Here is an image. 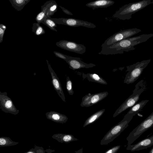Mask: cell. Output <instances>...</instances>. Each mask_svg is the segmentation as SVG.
Masks as SVG:
<instances>
[{
	"label": "cell",
	"mask_w": 153,
	"mask_h": 153,
	"mask_svg": "<svg viewBox=\"0 0 153 153\" xmlns=\"http://www.w3.org/2000/svg\"><path fill=\"white\" fill-rule=\"evenodd\" d=\"M153 146V135L133 144L127 145L126 149L131 152L139 151Z\"/></svg>",
	"instance_id": "obj_14"
},
{
	"label": "cell",
	"mask_w": 153,
	"mask_h": 153,
	"mask_svg": "<svg viewBox=\"0 0 153 153\" xmlns=\"http://www.w3.org/2000/svg\"><path fill=\"white\" fill-rule=\"evenodd\" d=\"M45 25L51 30L57 32L55 27H57L56 24L53 20L51 16L46 17L42 22V23Z\"/></svg>",
	"instance_id": "obj_24"
},
{
	"label": "cell",
	"mask_w": 153,
	"mask_h": 153,
	"mask_svg": "<svg viewBox=\"0 0 153 153\" xmlns=\"http://www.w3.org/2000/svg\"><path fill=\"white\" fill-rule=\"evenodd\" d=\"M149 153H153V147L151 149Z\"/></svg>",
	"instance_id": "obj_35"
},
{
	"label": "cell",
	"mask_w": 153,
	"mask_h": 153,
	"mask_svg": "<svg viewBox=\"0 0 153 153\" xmlns=\"http://www.w3.org/2000/svg\"><path fill=\"white\" fill-rule=\"evenodd\" d=\"M66 88L69 95H73L74 91L73 88V83L68 76L66 78Z\"/></svg>",
	"instance_id": "obj_27"
},
{
	"label": "cell",
	"mask_w": 153,
	"mask_h": 153,
	"mask_svg": "<svg viewBox=\"0 0 153 153\" xmlns=\"http://www.w3.org/2000/svg\"><path fill=\"white\" fill-rule=\"evenodd\" d=\"M153 36V33L145 34L123 39L111 45L102 47L98 53L105 55L122 54L135 50L134 46Z\"/></svg>",
	"instance_id": "obj_1"
},
{
	"label": "cell",
	"mask_w": 153,
	"mask_h": 153,
	"mask_svg": "<svg viewBox=\"0 0 153 153\" xmlns=\"http://www.w3.org/2000/svg\"><path fill=\"white\" fill-rule=\"evenodd\" d=\"M75 153H83V148H82L79 150L75 151Z\"/></svg>",
	"instance_id": "obj_34"
},
{
	"label": "cell",
	"mask_w": 153,
	"mask_h": 153,
	"mask_svg": "<svg viewBox=\"0 0 153 153\" xmlns=\"http://www.w3.org/2000/svg\"><path fill=\"white\" fill-rule=\"evenodd\" d=\"M53 53L56 57L62 59L65 61L70 56H69L64 54L61 53L56 51H54Z\"/></svg>",
	"instance_id": "obj_29"
},
{
	"label": "cell",
	"mask_w": 153,
	"mask_h": 153,
	"mask_svg": "<svg viewBox=\"0 0 153 153\" xmlns=\"http://www.w3.org/2000/svg\"><path fill=\"white\" fill-rule=\"evenodd\" d=\"M46 61L48 65V67L51 77V82L53 88L62 100L65 102L66 100L65 95L59 79L56 73L51 68L48 61L46 60Z\"/></svg>",
	"instance_id": "obj_12"
},
{
	"label": "cell",
	"mask_w": 153,
	"mask_h": 153,
	"mask_svg": "<svg viewBox=\"0 0 153 153\" xmlns=\"http://www.w3.org/2000/svg\"><path fill=\"white\" fill-rule=\"evenodd\" d=\"M34 148L36 149L37 153H45V151L42 146L35 145Z\"/></svg>",
	"instance_id": "obj_31"
},
{
	"label": "cell",
	"mask_w": 153,
	"mask_h": 153,
	"mask_svg": "<svg viewBox=\"0 0 153 153\" xmlns=\"http://www.w3.org/2000/svg\"><path fill=\"white\" fill-rule=\"evenodd\" d=\"M0 108L5 113L15 115L19 112V110L16 107L10 98L8 96L6 92L0 91Z\"/></svg>",
	"instance_id": "obj_9"
},
{
	"label": "cell",
	"mask_w": 153,
	"mask_h": 153,
	"mask_svg": "<svg viewBox=\"0 0 153 153\" xmlns=\"http://www.w3.org/2000/svg\"><path fill=\"white\" fill-rule=\"evenodd\" d=\"M45 115L47 119L58 123H65L68 119L66 115L54 111L47 112Z\"/></svg>",
	"instance_id": "obj_15"
},
{
	"label": "cell",
	"mask_w": 153,
	"mask_h": 153,
	"mask_svg": "<svg viewBox=\"0 0 153 153\" xmlns=\"http://www.w3.org/2000/svg\"><path fill=\"white\" fill-rule=\"evenodd\" d=\"M146 88V83L144 80H141L135 85L133 93L116 110L113 117H115L130 107H131L139 100L140 96Z\"/></svg>",
	"instance_id": "obj_3"
},
{
	"label": "cell",
	"mask_w": 153,
	"mask_h": 153,
	"mask_svg": "<svg viewBox=\"0 0 153 153\" xmlns=\"http://www.w3.org/2000/svg\"><path fill=\"white\" fill-rule=\"evenodd\" d=\"M24 153H37L36 149L34 148H32L28 151L25 152Z\"/></svg>",
	"instance_id": "obj_33"
},
{
	"label": "cell",
	"mask_w": 153,
	"mask_h": 153,
	"mask_svg": "<svg viewBox=\"0 0 153 153\" xmlns=\"http://www.w3.org/2000/svg\"><path fill=\"white\" fill-rule=\"evenodd\" d=\"M153 126V112L133 129L126 138L127 145L131 144L144 132Z\"/></svg>",
	"instance_id": "obj_6"
},
{
	"label": "cell",
	"mask_w": 153,
	"mask_h": 153,
	"mask_svg": "<svg viewBox=\"0 0 153 153\" xmlns=\"http://www.w3.org/2000/svg\"><path fill=\"white\" fill-rule=\"evenodd\" d=\"M44 4L47 7L46 12L47 17L53 16L57 11L58 5L55 1H48L45 2Z\"/></svg>",
	"instance_id": "obj_20"
},
{
	"label": "cell",
	"mask_w": 153,
	"mask_h": 153,
	"mask_svg": "<svg viewBox=\"0 0 153 153\" xmlns=\"http://www.w3.org/2000/svg\"><path fill=\"white\" fill-rule=\"evenodd\" d=\"M59 7L62 9L63 12L66 14L70 15H73V14L68 10L61 6H59Z\"/></svg>",
	"instance_id": "obj_32"
},
{
	"label": "cell",
	"mask_w": 153,
	"mask_h": 153,
	"mask_svg": "<svg viewBox=\"0 0 153 153\" xmlns=\"http://www.w3.org/2000/svg\"><path fill=\"white\" fill-rule=\"evenodd\" d=\"M52 137L58 142L61 143H68L72 141L79 140L78 139L75 137L73 135L69 134H54Z\"/></svg>",
	"instance_id": "obj_17"
},
{
	"label": "cell",
	"mask_w": 153,
	"mask_h": 153,
	"mask_svg": "<svg viewBox=\"0 0 153 153\" xmlns=\"http://www.w3.org/2000/svg\"><path fill=\"white\" fill-rule=\"evenodd\" d=\"M12 6L18 11L22 10L30 0H9Z\"/></svg>",
	"instance_id": "obj_22"
},
{
	"label": "cell",
	"mask_w": 153,
	"mask_h": 153,
	"mask_svg": "<svg viewBox=\"0 0 153 153\" xmlns=\"http://www.w3.org/2000/svg\"><path fill=\"white\" fill-rule=\"evenodd\" d=\"M52 19L56 24L63 25L71 27L82 26L91 28L96 27V26L92 23L74 18H52Z\"/></svg>",
	"instance_id": "obj_8"
},
{
	"label": "cell",
	"mask_w": 153,
	"mask_h": 153,
	"mask_svg": "<svg viewBox=\"0 0 153 153\" xmlns=\"http://www.w3.org/2000/svg\"><path fill=\"white\" fill-rule=\"evenodd\" d=\"M120 146V145L115 146L107 150L104 153H117Z\"/></svg>",
	"instance_id": "obj_30"
},
{
	"label": "cell",
	"mask_w": 153,
	"mask_h": 153,
	"mask_svg": "<svg viewBox=\"0 0 153 153\" xmlns=\"http://www.w3.org/2000/svg\"><path fill=\"white\" fill-rule=\"evenodd\" d=\"M107 91L91 94L89 93L82 97L80 105L82 107H89L98 103L108 95Z\"/></svg>",
	"instance_id": "obj_11"
},
{
	"label": "cell",
	"mask_w": 153,
	"mask_h": 153,
	"mask_svg": "<svg viewBox=\"0 0 153 153\" xmlns=\"http://www.w3.org/2000/svg\"><path fill=\"white\" fill-rule=\"evenodd\" d=\"M47 7L45 4L41 6V10L36 16L35 19L37 23H41L43 19L46 17V12Z\"/></svg>",
	"instance_id": "obj_25"
},
{
	"label": "cell",
	"mask_w": 153,
	"mask_h": 153,
	"mask_svg": "<svg viewBox=\"0 0 153 153\" xmlns=\"http://www.w3.org/2000/svg\"><path fill=\"white\" fill-rule=\"evenodd\" d=\"M32 31L35 35H40L45 33V31L44 28L38 23H34L33 24Z\"/></svg>",
	"instance_id": "obj_26"
},
{
	"label": "cell",
	"mask_w": 153,
	"mask_h": 153,
	"mask_svg": "<svg viewBox=\"0 0 153 153\" xmlns=\"http://www.w3.org/2000/svg\"><path fill=\"white\" fill-rule=\"evenodd\" d=\"M58 47L65 50L82 54L86 51V47L83 45L66 40H61L56 42Z\"/></svg>",
	"instance_id": "obj_10"
},
{
	"label": "cell",
	"mask_w": 153,
	"mask_h": 153,
	"mask_svg": "<svg viewBox=\"0 0 153 153\" xmlns=\"http://www.w3.org/2000/svg\"><path fill=\"white\" fill-rule=\"evenodd\" d=\"M19 142L13 141L10 138L7 137H0V147L9 146L16 145Z\"/></svg>",
	"instance_id": "obj_23"
},
{
	"label": "cell",
	"mask_w": 153,
	"mask_h": 153,
	"mask_svg": "<svg viewBox=\"0 0 153 153\" xmlns=\"http://www.w3.org/2000/svg\"><path fill=\"white\" fill-rule=\"evenodd\" d=\"M105 111V109H101L96 112L88 117L85 121L83 126V127L93 123L96 121L102 115Z\"/></svg>",
	"instance_id": "obj_21"
},
{
	"label": "cell",
	"mask_w": 153,
	"mask_h": 153,
	"mask_svg": "<svg viewBox=\"0 0 153 153\" xmlns=\"http://www.w3.org/2000/svg\"><path fill=\"white\" fill-rule=\"evenodd\" d=\"M153 3V0H143L124 5L116 12L113 17L123 20L130 19L134 13Z\"/></svg>",
	"instance_id": "obj_2"
},
{
	"label": "cell",
	"mask_w": 153,
	"mask_h": 153,
	"mask_svg": "<svg viewBox=\"0 0 153 153\" xmlns=\"http://www.w3.org/2000/svg\"><path fill=\"white\" fill-rule=\"evenodd\" d=\"M83 78H86L90 82H97L101 84L106 85V81L99 75L95 73H87L83 75Z\"/></svg>",
	"instance_id": "obj_19"
},
{
	"label": "cell",
	"mask_w": 153,
	"mask_h": 153,
	"mask_svg": "<svg viewBox=\"0 0 153 153\" xmlns=\"http://www.w3.org/2000/svg\"><path fill=\"white\" fill-rule=\"evenodd\" d=\"M114 1L111 0H98L90 2L86 4V6L93 9L98 8H106L113 5Z\"/></svg>",
	"instance_id": "obj_16"
},
{
	"label": "cell",
	"mask_w": 153,
	"mask_h": 153,
	"mask_svg": "<svg viewBox=\"0 0 153 153\" xmlns=\"http://www.w3.org/2000/svg\"><path fill=\"white\" fill-rule=\"evenodd\" d=\"M141 31L137 28L121 30L107 39L103 43L101 47L108 46L123 39L129 38Z\"/></svg>",
	"instance_id": "obj_7"
},
{
	"label": "cell",
	"mask_w": 153,
	"mask_h": 153,
	"mask_svg": "<svg viewBox=\"0 0 153 153\" xmlns=\"http://www.w3.org/2000/svg\"><path fill=\"white\" fill-rule=\"evenodd\" d=\"M6 28L7 27L5 25L2 24H0V43L3 41L4 32Z\"/></svg>",
	"instance_id": "obj_28"
},
{
	"label": "cell",
	"mask_w": 153,
	"mask_h": 153,
	"mask_svg": "<svg viewBox=\"0 0 153 153\" xmlns=\"http://www.w3.org/2000/svg\"><path fill=\"white\" fill-rule=\"evenodd\" d=\"M133 117L126 114L123 119L106 133L101 140V145H106L113 141L118 137L128 126Z\"/></svg>",
	"instance_id": "obj_4"
},
{
	"label": "cell",
	"mask_w": 153,
	"mask_h": 153,
	"mask_svg": "<svg viewBox=\"0 0 153 153\" xmlns=\"http://www.w3.org/2000/svg\"><path fill=\"white\" fill-rule=\"evenodd\" d=\"M80 57L70 56L66 62L69 65V68L73 70L81 68H92L96 65L92 63H87L84 62Z\"/></svg>",
	"instance_id": "obj_13"
},
{
	"label": "cell",
	"mask_w": 153,
	"mask_h": 153,
	"mask_svg": "<svg viewBox=\"0 0 153 153\" xmlns=\"http://www.w3.org/2000/svg\"><path fill=\"white\" fill-rule=\"evenodd\" d=\"M149 101V100H143L136 103L131 107L126 114L133 117L139 113Z\"/></svg>",
	"instance_id": "obj_18"
},
{
	"label": "cell",
	"mask_w": 153,
	"mask_h": 153,
	"mask_svg": "<svg viewBox=\"0 0 153 153\" xmlns=\"http://www.w3.org/2000/svg\"><path fill=\"white\" fill-rule=\"evenodd\" d=\"M151 59L143 60L127 66L126 73L124 83L127 84L132 83L141 75L144 69L150 62Z\"/></svg>",
	"instance_id": "obj_5"
}]
</instances>
